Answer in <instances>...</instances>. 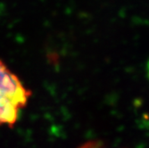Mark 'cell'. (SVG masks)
Here are the masks:
<instances>
[{
  "mask_svg": "<svg viewBox=\"0 0 149 148\" xmlns=\"http://www.w3.org/2000/svg\"><path fill=\"white\" fill-rule=\"evenodd\" d=\"M79 148H103L99 142L97 141H88L80 145Z\"/></svg>",
  "mask_w": 149,
  "mask_h": 148,
  "instance_id": "2",
  "label": "cell"
},
{
  "mask_svg": "<svg viewBox=\"0 0 149 148\" xmlns=\"http://www.w3.org/2000/svg\"><path fill=\"white\" fill-rule=\"evenodd\" d=\"M31 96L18 76L0 60V125L13 127Z\"/></svg>",
  "mask_w": 149,
  "mask_h": 148,
  "instance_id": "1",
  "label": "cell"
}]
</instances>
